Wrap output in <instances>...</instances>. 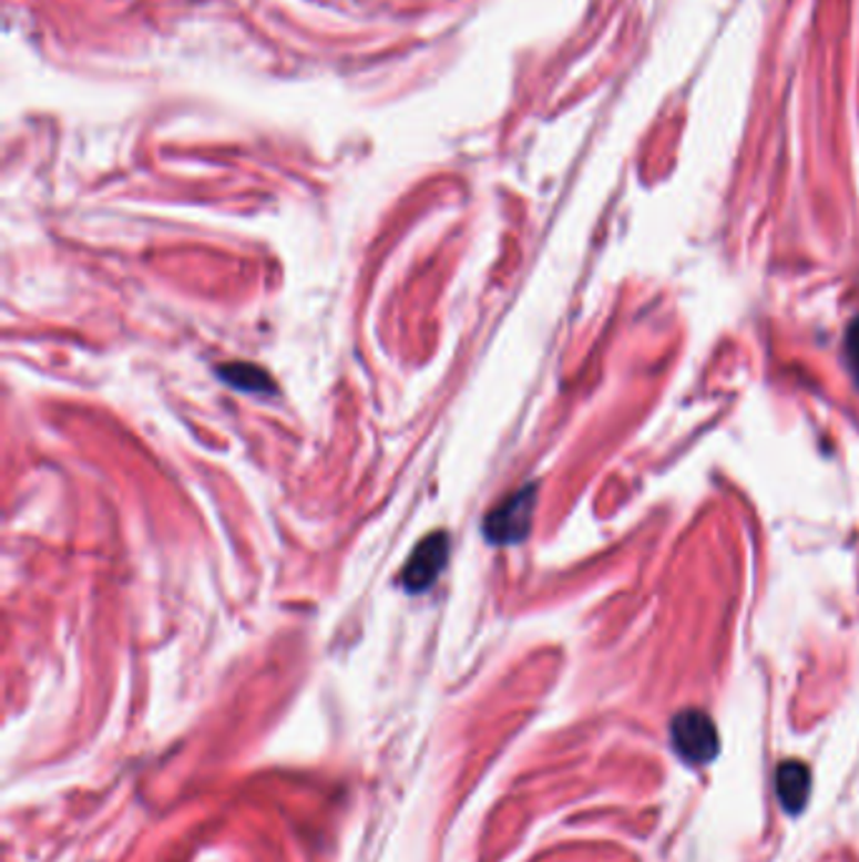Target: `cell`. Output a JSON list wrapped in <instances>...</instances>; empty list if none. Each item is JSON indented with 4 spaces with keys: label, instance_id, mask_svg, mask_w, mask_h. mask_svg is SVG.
Returning <instances> with one entry per match:
<instances>
[{
    "label": "cell",
    "instance_id": "cell-1",
    "mask_svg": "<svg viewBox=\"0 0 859 862\" xmlns=\"http://www.w3.org/2000/svg\"><path fill=\"white\" fill-rule=\"evenodd\" d=\"M534 504H538V488L534 484L517 490L502 504H497L482 525L489 543L514 545L524 540L532 527Z\"/></svg>",
    "mask_w": 859,
    "mask_h": 862
},
{
    "label": "cell",
    "instance_id": "cell-2",
    "mask_svg": "<svg viewBox=\"0 0 859 862\" xmlns=\"http://www.w3.org/2000/svg\"><path fill=\"white\" fill-rule=\"evenodd\" d=\"M673 747L688 764H708L718 755V731L708 714L686 709L671 724Z\"/></svg>",
    "mask_w": 859,
    "mask_h": 862
},
{
    "label": "cell",
    "instance_id": "cell-3",
    "mask_svg": "<svg viewBox=\"0 0 859 862\" xmlns=\"http://www.w3.org/2000/svg\"><path fill=\"white\" fill-rule=\"evenodd\" d=\"M449 547L451 540L443 530L431 532L429 537H423L419 545L413 547L409 563L403 565L401 581L409 593H423L429 591L433 583L439 581L443 567L449 563Z\"/></svg>",
    "mask_w": 859,
    "mask_h": 862
},
{
    "label": "cell",
    "instance_id": "cell-4",
    "mask_svg": "<svg viewBox=\"0 0 859 862\" xmlns=\"http://www.w3.org/2000/svg\"><path fill=\"white\" fill-rule=\"evenodd\" d=\"M809 769L801 762H784L776 769V794L787 812H799L809 797Z\"/></svg>",
    "mask_w": 859,
    "mask_h": 862
},
{
    "label": "cell",
    "instance_id": "cell-5",
    "mask_svg": "<svg viewBox=\"0 0 859 862\" xmlns=\"http://www.w3.org/2000/svg\"><path fill=\"white\" fill-rule=\"evenodd\" d=\"M219 376L225 379L229 387L235 389H243V391H263V393H270L273 391V381L270 376H267L260 366H253V363H225L219 369Z\"/></svg>",
    "mask_w": 859,
    "mask_h": 862
},
{
    "label": "cell",
    "instance_id": "cell-6",
    "mask_svg": "<svg viewBox=\"0 0 859 862\" xmlns=\"http://www.w3.org/2000/svg\"><path fill=\"white\" fill-rule=\"evenodd\" d=\"M845 356H847V366L855 376V383L859 387V318L852 320L849 326L847 338H845Z\"/></svg>",
    "mask_w": 859,
    "mask_h": 862
}]
</instances>
